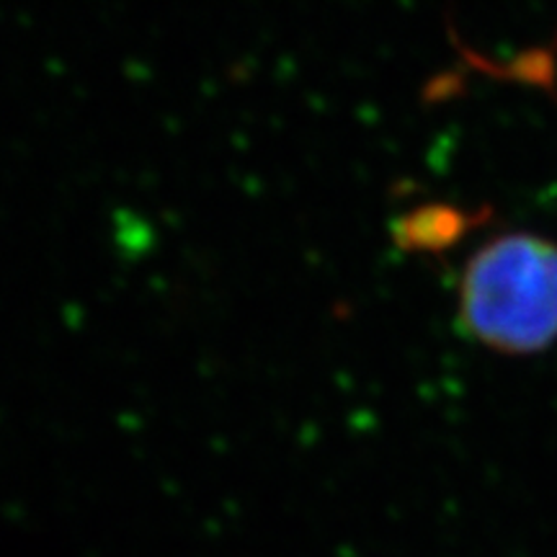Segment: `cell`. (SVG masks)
Wrapping results in <instances>:
<instances>
[{"label":"cell","instance_id":"obj_1","mask_svg":"<svg viewBox=\"0 0 557 557\" xmlns=\"http://www.w3.org/2000/svg\"><path fill=\"white\" fill-rule=\"evenodd\" d=\"M459 320L504 354H534L557 341V246L508 233L485 243L459 282Z\"/></svg>","mask_w":557,"mask_h":557}]
</instances>
